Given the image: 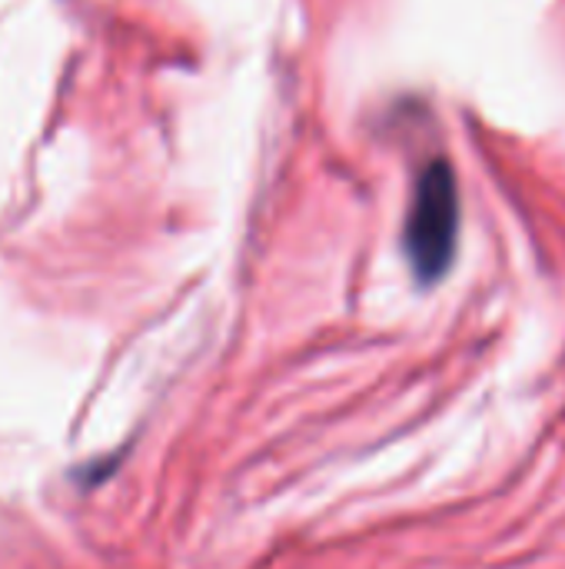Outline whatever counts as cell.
<instances>
[{"label": "cell", "mask_w": 565, "mask_h": 569, "mask_svg": "<svg viewBox=\"0 0 565 569\" xmlns=\"http://www.w3.org/2000/svg\"><path fill=\"white\" fill-rule=\"evenodd\" d=\"M456 227H460L456 180L446 163H433L426 167L416 187V200L406 227V250L423 280H436L450 267L456 247Z\"/></svg>", "instance_id": "6da1fadb"}]
</instances>
